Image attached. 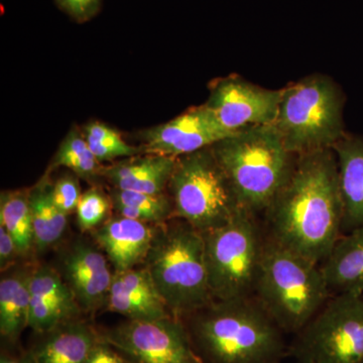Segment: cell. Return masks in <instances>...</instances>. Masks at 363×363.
<instances>
[{
    "label": "cell",
    "mask_w": 363,
    "mask_h": 363,
    "mask_svg": "<svg viewBox=\"0 0 363 363\" xmlns=\"http://www.w3.org/2000/svg\"><path fill=\"white\" fill-rule=\"evenodd\" d=\"M264 216L269 238L321 264L342 235V199L333 149L296 156L288 180Z\"/></svg>",
    "instance_id": "obj_1"
},
{
    "label": "cell",
    "mask_w": 363,
    "mask_h": 363,
    "mask_svg": "<svg viewBox=\"0 0 363 363\" xmlns=\"http://www.w3.org/2000/svg\"><path fill=\"white\" fill-rule=\"evenodd\" d=\"M193 315L204 363H281L288 357L285 333L255 296L213 301Z\"/></svg>",
    "instance_id": "obj_2"
},
{
    "label": "cell",
    "mask_w": 363,
    "mask_h": 363,
    "mask_svg": "<svg viewBox=\"0 0 363 363\" xmlns=\"http://www.w3.org/2000/svg\"><path fill=\"white\" fill-rule=\"evenodd\" d=\"M210 147L240 206L255 216L264 214L285 185L296 157L274 125L245 128Z\"/></svg>",
    "instance_id": "obj_3"
},
{
    "label": "cell",
    "mask_w": 363,
    "mask_h": 363,
    "mask_svg": "<svg viewBox=\"0 0 363 363\" xmlns=\"http://www.w3.org/2000/svg\"><path fill=\"white\" fill-rule=\"evenodd\" d=\"M253 296L284 333L296 335L332 294L319 264L267 238Z\"/></svg>",
    "instance_id": "obj_4"
},
{
    "label": "cell",
    "mask_w": 363,
    "mask_h": 363,
    "mask_svg": "<svg viewBox=\"0 0 363 363\" xmlns=\"http://www.w3.org/2000/svg\"><path fill=\"white\" fill-rule=\"evenodd\" d=\"M162 224L147 259L157 292L175 317L189 316L213 302L204 236L183 219Z\"/></svg>",
    "instance_id": "obj_5"
},
{
    "label": "cell",
    "mask_w": 363,
    "mask_h": 363,
    "mask_svg": "<svg viewBox=\"0 0 363 363\" xmlns=\"http://www.w3.org/2000/svg\"><path fill=\"white\" fill-rule=\"evenodd\" d=\"M345 96L333 79L314 74L283 88L272 124L291 154L333 149L346 135Z\"/></svg>",
    "instance_id": "obj_6"
},
{
    "label": "cell",
    "mask_w": 363,
    "mask_h": 363,
    "mask_svg": "<svg viewBox=\"0 0 363 363\" xmlns=\"http://www.w3.org/2000/svg\"><path fill=\"white\" fill-rule=\"evenodd\" d=\"M169 187L177 218L201 233L226 225L243 209L211 147L177 157Z\"/></svg>",
    "instance_id": "obj_7"
},
{
    "label": "cell",
    "mask_w": 363,
    "mask_h": 363,
    "mask_svg": "<svg viewBox=\"0 0 363 363\" xmlns=\"http://www.w3.org/2000/svg\"><path fill=\"white\" fill-rule=\"evenodd\" d=\"M257 218L242 209L226 225L202 233L214 301L252 297L255 294L267 240Z\"/></svg>",
    "instance_id": "obj_8"
},
{
    "label": "cell",
    "mask_w": 363,
    "mask_h": 363,
    "mask_svg": "<svg viewBox=\"0 0 363 363\" xmlns=\"http://www.w3.org/2000/svg\"><path fill=\"white\" fill-rule=\"evenodd\" d=\"M297 363H363V297L332 295L289 345Z\"/></svg>",
    "instance_id": "obj_9"
},
{
    "label": "cell",
    "mask_w": 363,
    "mask_h": 363,
    "mask_svg": "<svg viewBox=\"0 0 363 363\" xmlns=\"http://www.w3.org/2000/svg\"><path fill=\"white\" fill-rule=\"evenodd\" d=\"M104 340L136 363H204L176 317L130 320L109 331Z\"/></svg>",
    "instance_id": "obj_10"
},
{
    "label": "cell",
    "mask_w": 363,
    "mask_h": 363,
    "mask_svg": "<svg viewBox=\"0 0 363 363\" xmlns=\"http://www.w3.org/2000/svg\"><path fill=\"white\" fill-rule=\"evenodd\" d=\"M283 89L272 90L253 84L240 76L216 79L209 86L205 106L231 133L272 125L278 116Z\"/></svg>",
    "instance_id": "obj_11"
},
{
    "label": "cell",
    "mask_w": 363,
    "mask_h": 363,
    "mask_svg": "<svg viewBox=\"0 0 363 363\" xmlns=\"http://www.w3.org/2000/svg\"><path fill=\"white\" fill-rule=\"evenodd\" d=\"M234 133L224 128L203 104L143 131L140 138L143 154L179 157L210 147Z\"/></svg>",
    "instance_id": "obj_12"
},
{
    "label": "cell",
    "mask_w": 363,
    "mask_h": 363,
    "mask_svg": "<svg viewBox=\"0 0 363 363\" xmlns=\"http://www.w3.org/2000/svg\"><path fill=\"white\" fill-rule=\"evenodd\" d=\"M67 284L79 304L95 310L106 304L114 274L106 257L87 243H76L64 262Z\"/></svg>",
    "instance_id": "obj_13"
},
{
    "label": "cell",
    "mask_w": 363,
    "mask_h": 363,
    "mask_svg": "<svg viewBox=\"0 0 363 363\" xmlns=\"http://www.w3.org/2000/svg\"><path fill=\"white\" fill-rule=\"evenodd\" d=\"M156 233L149 223L117 215L97 228L94 238L116 272H123L145 262Z\"/></svg>",
    "instance_id": "obj_14"
},
{
    "label": "cell",
    "mask_w": 363,
    "mask_h": 363,
    "mask_svg": "<svg viewBox=\"0 0 363 363\" xmlns=\"http://www.w3.org/2000/svg\"><path fill=\"white\" fill-rule=\"evenodd\" d=\"M106 305L111 311L135 321L169 317L168 307L145 267L116 272Z\"/></svg>",
    "instance_id": "obj_15"
},
{
    "label": "cell",
    "mask_w": 363,
    "mask_h": 363,
    "mask_svg": "<svg viewBox=\"0 0 363 363\" xmlns=\"http://www.w3.org/2000/svg\"><path fill=\"white\" fill-rule=\"evenodd\" d=\"M342 199V234L363 227V136L348 135L333 147Z\"/></svg>",
    "instance_id": "obj_16"
},
{
    "label": "cell",
    "mask_w": 363,
    "mask_h": 363,
    "mask_svg": "<svg viewBox=\"0 0 363 363\" xmlns=\"http://www.w3.org/2000/svg\"><path fill=\"white\" fill-rule=\"evenodd\" d=\"M177 157L143 154L104 167L102 176L118 190L162 194L169 186Z\"/></svg>",
    "instance_id": "obj_17"
},
{
    "label": "cell",
    "mask_w": 363,
    "mask_h": 363,
    "mask_svg": "<svg viewBox=\"0 0 363 363\" xmlns=\"http://www.w3.org/2000/svg\"><path fill=\"white\" fill-rule=\"evenodd\" d=\"M332 295H363V227L344 233L320 264Z\"/></svg>",
    "instance_id": "obj_18"
},
{
    "label": "cell",
    "mask_w": 363,
    "mask_h": 363,
    "mask_svg": "<svg viewBox=\"0 0 363 363\" xmlns=\"http://www.w3.org/2000/svg\"><path fill=\"white\" fill-rule=\"evenodd\" d=\"M97 344L87 327L68 325L54 332L35 351L33 363H86Z\"/></svg>",
    "instance_id": "obj_19"
},
{
    "label": "cell",
    "mask_w": 363,
    "mask_h": 363,
    "mask_svg": "<svg viewBox=\"0 0 363 363\" xmlns=\"http://www.w3.org/2000/svg\"><path fill=\"white\" fill-rule=\"evenodd\" d=\"M52 190V184L44 178L28 191L35 247L40 252H44L61 240L67 227L68 215L55 204Z\"/></svg>",
    "instance_id": "obj_20"
},
{
    "label": "cell",
    "mask_w": 363,
    "mask_h": 363,
    "mask_svg": "<svg viewBox=\"0 0 363 363\" xmlns=\"http://www.w3.org/2000/svg\"><path fill=\"white\" fill-rule=\"evenodd\" d=\"M30 276L13 274L0 281V332L11 340L30 326Z\"/></svg>",
    "instance_id": "obj_21"
},
{
    "label": "cell",
    "mask_w": 363,
    "mask_h": 363,
    "mask_svg": "<svg viewBox=\"0 0 363 363\" xmlns=\"http://www.w3.org/2000/svg\"><path fill=\"white\" fill-rule=\"evenodd\" d=\"M111 200L117 215L145 223L162 225L175 215L173 201L164 193L147 194L113 188Z\"/></svg>",
    "instance_id": "obj_22"
},
{
    "label": "cell",
    "mask_w": 363,
    "mask_h": 363,
    "mask_svg": "<svg viewBox=\"0 0 363 363\" xmlns=\"http://www.w3.org/2000/svg\"><path fill=\"white\" fill-rule=\"evenodd\" d=\"M0 226L11 233L18 255H28L35 247V235L28 192H4L0 198Z\"/></svg>",
    "instance_id": "obj_23"
},
{
    "label": "cell",
    "mask_w": 363,
    "mask_h": 363,
    "mask_svg": "<svg viewBox=\"0 0 363 363\" xmlns=\"http://www.w3.org/2000/svg\"><path fill=\"white\" fill-rule=\"evenodd\" d=\"M65 167L74 175L83 179H93L102 175L101 162L91 152L84 135L73 128L64 138L52 162V168Z\"/></svg>",
    "instance_id": "obj_24"
},
{
    "label": "cell",
    "mask_w": 363,
    "mask_h": 363,
    "mask_svg": "<svg viewBox=\"0 0 363 363\" xmlns=\"http://www.w3.org/2000/svg\"><path fill=\"white\" fill-rule=\"evenodd\" d=\"M30 297L45 301L65 313L68 318L77 312L73 292L58 272L49 267H40L30 276Z\"/></svg>",
    "instance_id": "obj_25"
},
{
    "label": "cell",
    "mask_w": 363,
    "mask_h": 363,
    "mask_svg": "<svg viewBox=\"0 0 363 363\" xmlns=\"http://www.w3.org/2000/svg\"><path fill=\"white\" fill-rule=\"evenodd\" d=\"M91 152L100 162H112L119 157L138 156L143 147H136L123 140L119 133L99 121H91L83 131Z\"/></svg>",
    "instance_id": "obj_26"
},
{
    "label": "cell",
    "mask_w": 363,
    "mask_h": 363,
    "mask_svg": "<svg viewBox=\"0 0 363 363\" xmlns=\"http://www.w3.org/2000/svg\"><path fill=\"white\" fill-rule=\"evenodd\" d=\"M111 200L97 188H91L81 196L76 209L79 227L83 231L92 230L106 218Z\"/></svg>",
    "instance_id": "obj_27"
},
{
    "label": "cell",
    "mask_w": 363,
    "mask_h": 363,
    "mask_svg": "<svg viewBox=\"0 0 363 363\" xmlns=\"http://www.w3.org/2000/svg\"><path fill=\"white\" fill-rule=\"evenodd\" d=\"M76 175H65L52 185V195L55 204L64 213L69 215L76 211L80 201V185Z\"/></svg>",
    "instance_id": "obj_28"
},
{
    "label": "cell",
    "mask_w": 363,
    "mask_h": 363,
    "mask_svg": "<svg viewBox=\"0 0 363 363\" xmlns=\"http://www.w3.org/2000/svg\"><path fill=\"white\" fill-rule=\"evenodd\" d=\"M62 11L78 23H85L96 16L102 0H55Z\"/></svg>",
    "instance_id": "obj_29"
},
{
    "label": "cell",
    "mask_w": 363,
    "mask_h": 363,
    "mask_svg": "<svg viewBox=\"0 0 363 363\" xmlns=\"http://www.w3.org/2000/svg\"><path fill=\"white\" fill-rule=\"evenodd\" d=\"M16 255H18V250L13 236L4 226H0V267L2 271L13 262Z\"/></svg>",
    "instance_id": "obj_30"
},
{
    "label": "cell",
    "mask_w": 363,
    "mask_h": 363,
    "mask_svg": "<svg viewBox=\"0 0 363 363\" xmlns=\"http://www.w3.org/2000/svg\"><path fill=\"white\" fill-rule=\"evenodd\" d=\"M86 363H123V360L111 348L98 343Z\"/></svg>",
    "instance_id": "obj_31"
},
{
    "label": "cell",
    "mask_w": 363,
    "mask_h": 363,
    "mask_svg": "<svg viewBox=\"0 0 363 363\" xmlns=\"http://www.w3.org/2000/svg\"><path fill=\"white\" fill-rule=\"evenodd\" d=\"M0 363H28L23 362V360L14 359V358H9L7 357H4L2 355L1 359H0Z\"/></svg>",
    "instance_id": "obj_32"
},
{
    "label": "cell",
    "mask_w": 363,
    "mask_h": 363,
    "mask_svg": "<svg viewBox=\"0 0 363 363\" xmlns=\"http://www.w3.org/2000/svg\"><path fill=\"white\" fill-rule=\"evenodd\" d=\"M362 297H363V295H362Z\"/></svg>",
    "instance_id": "obj_33"
}]
</instances>
